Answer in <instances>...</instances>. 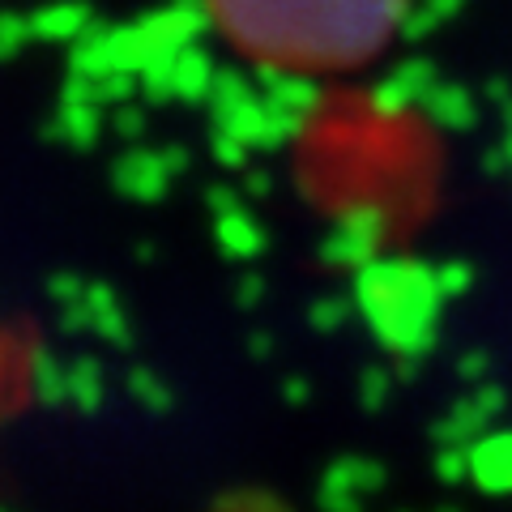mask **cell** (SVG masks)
I'll return each instance as SVG.
<instances>
[{"label":"cell","instance_id":"obj_1","mask_svg":"<svg viewBox=\"0 0 512 512\" xmlns=\"http://www.w3.org/2000/svg\"><path fill=\"white\" fill-rule=\"evenodd\" d=\"M222 43L269 73H346L393 39L406 0H201Z\"/></svg>","mask_w":512,"mask_h":512}]
</instances>
